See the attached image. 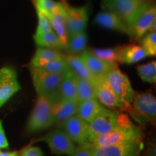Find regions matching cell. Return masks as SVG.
<instances>
[{"mask_svg": "<svg viewBox=\"0 0 156 156\" xmlns=\"http://www.w3.org/2000/svg\"><path fill=\"white\" fill-rule=\"evenodd\" d=\"M103 80L114 93L118 100L125 106L128 112L132 114L133 109L132 103L135 91L132 88L127 76L116 67L109 71L103 78Z\"/></svg>", "mask_w": 156, "mask_h": 156, "instance_id": "cell-1", "label": "cell"}, {"mask_svg": "<svg viewBox=\"0 0 156 156\" xmlns=\"http://www.w3.org/2000/svg\"><path fill=\"white\" fill-rule=\"evenodd\" d=\"M32 80L38 95L46 97L52 103L61 99L59 86L63 74L51 73L40 68L30 67Z\"/></svg>", "mask_w": 156, "mask_h": 156, "instance_id": "cell-2", "label": "cell"}, {"mask_svg": "<svg viewBox=\"0 0 156 156\" xmlns=\"http://www.w3.org/2000/svg\"><path fill=\"white\" fill-rule=\"evenodd\" d=\"M38 96L27 124V130L30 133L46 129L54 124L51 101L41 95Z\"/></svg>", "mask_w": 156, "mask_h": 156, "instance_id": "cell-3", "label": "cell"}, {"mask_svg": "<svg viewBox=\"0 0 156 156\" xmlns=\"http://www.w3.org/2000/svg\"><path fill=\"white\" fill-rule=\"evenodd\" d=\"M136 140H142V133L139 128L135 125L132 127L117 126L111 131L95 136L91 143L95 147H99Z\"/></svg>", "mask_w": 156, "mask_h": 156, "instance_id": "cell-4", "label": "cell"}, {"mask_svg": "<svg viewBox=\"0 0 156 156\" xmlns=\"http://www.w3.org/2000/svg\"><path fill=\"white\" fill-rule=\"evenodd\" d=\"M147 3L146 0H101L103 11L114 12L124 20L129 28L136 15Z\"/></svg>", "mask_w": 156, "mask_h": 156, "instance_id": "cell-5", "label": "cell"}, {"mask_svg": "<svg viewBox=\"0 0 156 156\" xmlns=\"http://www.w3.org/2000/svg\"><path fill=\"white\" fill-rule=\"evenodd\" d=\"M65 13V23L68 36H71L84 31L86 28L89 17V5L72 7L67 0H60Z\"/></svg>", "mask_w": 156, "mask_h": 156, "instance_id": "cell-6", "label": "cell"}, {"mask_svg": "<svg viewBox=\"0 0 156 156\" xmlns=\"http://www.w3.org/2000/svg\"><path fill=\"white\" fill-rule=\"evenodd\" d=\"M132 115L136 116V119H142L153 125L156 120V99L151 91L135 93L132 100Z\"/></svg>", "mask_w": 156, "mask_h": 156, "instance_id": "cell-7", "label": "cell"}, {"mask_svg": "<svg viewBox=\"0 0 156 156\" xmlns=\"http://www.w3.org/2000/svg\"><path fill=\"white\" fill-rule=\"evenodd\" d=\"M156 20V7L147 2L144 6L129 27V36L134 41L141 39Z\"/></svg>", "mask_w": 156, "mask_h": 156, "instance_id": "cell-8", "label": "cell"}, {"mask_svg": "<svg viewBox=\"0 0 156 156\" xmlns=\"http://www.w3.org/2000/svg\"><path fill=\"white\" fill-rule=\"evenodd\" d=\"M42 140L47 143L52 153L73 156L75 150L74 142L63 129L53 130L43 137Z\"/></svg>", "mask_w": 156, "mask_h": 156, "instance_id": "cell-9", "label": "cell"}, {"mask_svg": "<svg viewBox=\"0 0 156 156\" xmlns=\"http://www.w3.org/2000/svg\"><path fill=\"white\" fill-rule=\"evenodd\" d=\"M117 112L103 108L99 114L89 123L87 141L91 142L95 136L106 133L117 126Z\"/></svg>", "mask_w": 156, "mask_h": 156, "instance_id": "cell-10", "label": "cell"}, {"mask_svg": "<svg viewBox=\"0 0 156 156\" xmlns=\"http://www.w3.org/2000/svg\"><path fill=\"white\" fill-rule=\"evenodd\" d=\"M16 72L12 67L0 69V107L20 90Z\"/></svg>", "mask_w": 156, "mask_h": 156, "instance_id": "cell-11", "label": "cell"}, {"mask_svg": "<svg viewBox=\"0 0 156 156\" xmlns=\"http://www.w3.org/2000/svg\"><path fill=\"white\" fill-rule=\"evenodd\" d=\"M142 140L95 147L93 156H140Z\"/></svg>", "mask_w": 156, "mask_h": 156, "instance_id": "cell-12", "label": "cell"}, {"mask_svg": "<svg viewBox=\"0 0 156 156\" xmlns=\"http://www.w3.org/2000/svg\"><path fill=\"white\" fill-rule=\"evenodd\" d=\"M80 57L85 63L89 71L97 79L101 80L113 68L118 67L116 62H110L99 58L91 53L90 50L82 52Z\"/></svg>", "mask_w": 156, "mask_h": 156, "instance_id": "cell-13", "label": "cell"}, {"mask_svg": "<svg viewBox=\"0 0 156 156\" xmlns=\"http://www.w3.org/2000/svg\"><path fill=\"white\" fill-rule=\"evenodd\" d=\"M62 126L64 131L73 142L81 144L87 141L89 123L77 114L65 121Z\"/></svg>", "mask_w": 156, "mask_h": 156, "instance_id": "cell-14", "label": "cell"}, {"mask_svg": "<svg viewBox=\"0 0 156 156\" xmlns=\"http://www.w3.org/2000/svg\"><path fill=\"white\" fill-rule=\"evenodd\" d=\"M95 94L96 98L98 99L101 104L109 109L117 112H128L126 107L118 100L103 79L95 85Z\"/></svg>", "mask_w": 156, "mask_h": 156, "instance_id": "cell-15", "label": "cell"}, {"mask_svg": "<svg viewBox=\"0 0 156 156\" xmlns=\"http://www.w3.org/2000/svg\"><path fill=\"white\" fill-rule=\"evenodd\" d=\"M79 103L76 101L62 98L52 103V113L54 123L62 125L65 121L77 114Z\"/></svg>", "mask_w": 156, "mask_h": 156, "instance_id": "cell-16", "label": "cell"}, {"mask_svg": "<svg viewBox=\"0 0 156 156\" xmlns=\"http://www.w3.org/2000/svg\"><path fill=\"white\" fill-rule=\"evenodd\" d=\"M95 23L103 28L129 34V28L126 23L122 17L112 12L103 10L99 12L95 17Z\"/></svg>", "mask_w": 156, "mask_h": 156, "instance_id": "cell-17", "label": "cell"}, {"mask_svg": "<svg viewBox=\"0 0 156 156\" xmlns=\"http://www.w3.org/2000/svg\"><path fill=\"white\" fill-rule=\"evenodd\" d=\"M46 15L49 19L52 29L59 38L63 44L64 48H65L67 46L69 36H68L65 23V13H64V7L61 2H58L57 7L51 13L46 14Z\"/></svg>", "mask_w": 156, "mask_h": 156, "instance_id": "cell-18", "label": "cell"}, {"mask_svg": "<svg viewBox=\"0 0 156 156\" xmlns=\"http://www.w3.org/2000/svg\"><path fill=\"white\" fill-rule=\"evenodd\" d=\"M65 60L67 62L69 71L71 72L76 77L86 80L91 82L95 85H96V84L102 80L97 79L92 75L80 56L68 54L65 56Z\"/></svg>", "mask_w": 156, "mask_h": 156, "instance_id": "cell-19", "label": "cell"}, {"mask_svg": "<svg viewBox=\"0 0 156 156\" xmlns=\"http://www.w3.org/2000/svg\"><path fill=\"white\" fill-rule=\"evenodd\" d=\"M148 56L147 52L141 45L131 44L121 46L118 54L117 62L132 64L141 61Z\"/></svg>", "mask_w": 156, "mask_h": 156, "instance_id": "cell-20", "label": "cell"}, {"mask_svg": "<svg viewBox=\"0 0 156 156\" xmlns=\"http://www.w3.org/2000/svg\"><path fill=\"white\" fill-rule=\"evenodd\" d=\"M59 94L62 99L79 102L77 91V80L71 72L67 70L62 75L59 86Z\"/></svg>", "mask_w": 156, "mask_h": 156, "instance_id": "cell-21", "label": "cell"}, {"mask_svg": "<svg viewBox=\"0 0 156 156\" xmlns=\"http://www.w3.org/2000/svg\"><path fill=\"white\" fill-rule=\"evenodd\" d=\"M104 108L97 98L82 101L79 103L77 115L87 123H90Z\"/></svg>", "mask_w": 156, "mask_h": 156, "instance_id": "cell-22", "label": "cell"}, {"mask_svg": "<svg viewBox=\"0 0 156 156\" xmlns=\"http://www.w3.org/2000/svg\"><path fill=\"white\" fill-rule=\"evenodd\" d=\"M34 38L38 47L53 48L56 50L64 48L59 38L53 30L46 32L36 33Z\"/></svg>", "mask_w": 156, "mask_h": 156, "instance_id": "cell-23", "label": "cell"}, {"mask_svg": "<svg viewBox=\"0 0 156 156\" xmlns=\"http://www.w3.org/2000/svg\"><path fill=\"white\" fill-rule=\"evenodd\" d=\"M63 57H64V55L58 51V50L38 47L31 60L30 67H40L46 62Z\"/></svg>", "mask_w": 156, "mask_h": 156, "instance_id": "cell-24", "label": "cell"}, {"mask_svg": "<svg viewBox=\"0 0 156 156\" xmlns=\"http://www.w3.org/2000/svg\"><path fill=\"white\" fill-rule=\"evenodd\" d=\"M87 43V36L85 31L78 33L69 36L65 49L69 54L78 55L85 50Z\"/></svg>", "mask_w": 156, "mask_h": 156, "instance_id": "cell-25", "label": "cell"}, {"mask_svg": "<svg viewBox=\"0 0 156 156\" xmlns=\"http://www.w3.org/2000/svg\"><path fill=\"white\" fill-rule=\"evenodd\" d=\"M77 80V91L79 102L85 101L90 99L96 98L95 94V85L86 80L76 77Z\"/></svg>", "mask_w": 156, "mask_h": 156, "instance_id": "cell-26", "label": "cell"}, {"mask_svg": "<svg viewBox=\"0 0 156 156\" xmlns=\"http://www.w3.org/2000/svg\"><path fill=\"white\" fill-rule=\"evenodd\" d=\"M136 71L142 81L155 83L156 81V62L152 61L136 67Z\"/></svg>", "mask_w": 156, "mask_h": 156, "instance_id": "cell-27", "label": "cell"}, {"mask_svg": "<svg viewBox=\"0 0 156 156\" xmlns=\"http://www.w3.org/2000/svg\"><path fill=\"white\" fill-rule=\"evenodd\" d=\"M38 68H40L48 73L56 74H64L67 70H69L67 62L65 60V56L63 58H57V59L51 60V61L46 62Z\"/></svg>", "mask_w": 156, "mask_h": 156, "instance_id": "cell-28", "label": "cell"}, {"mask_svg": "<svg viewBox=\"0 0 156 156\" xmlns=\"http://www.w3.org/2000/svg\"><path fill=\"white\" fill-rule=\"evenodd\" d=\"M121 46H117L113 48H93L90 52L99 58L110 62H117L118 54Z\"/></svg>", "mask_w": 156, "mask_h": 156, "instance_id": "cell-29", "label": "cell"}, {"mask_svg": "<svg viewBox=\"0 0 156 156\" xmlns=\"http://www.w3.org/2000/svg\"><path fill=\"white\" fill-rule=\"evenodd\" d=\"M140 45L147 52L148 56L156 55V34L155 32H149L141 38Z\"/></svg>", "mask_w": 156, "mask_h": 156, "instance_id": "cell-30", "label": "cell"}, {"mask_svg": "<svg viewBox=\"0 0 156 156\" xmlns=\"http://www.w3.org/2000/svg\"><path fill=\"white\" fill-rule=\"evenodd\" d=\"M36 10H41L46 14L51 13L58 5V2L54 0H32Z\"/></svg>", "mask_w": 156, "mask_h": 156, "instance_id": "cell-31", "label": "cell"}, {"mask_svg": "<svg viewBox=\"0 0 156 156\" xmlns=\"http://www.w3.org/2000/svg\"><path fill=\"white\" fill-rule=\"evenodd\" d=\"M36 13L38 16V27L36 33L46 32L53 30L49 19L46 13L41 10H36Z\"/></svg>", "mask_w": 156, "mask_h": 156, "instance_id": "cell-32", "label": "cell"}, {"mask_svg": "<svg viewBox=\"0 0 156 156\" xmlns=\"http://www.w3.org/2000/svg\"><path fill=\"white\" fill-rule=\"evenodd\" d=\"M95 148L91 142L86 141L79 144V145L75 147L73 156H93Z\"/></svg>", "mask_w": 156, "mask_h": 156, "instance_id": "cell-33", "label": "cell"}, {"mask_svg": "<svg viewBox=\"0 0 156 156\" xmlns=\"http://www.w3.org/2000/svg\"><path fill=\"white\" fill-rule=\"evenodd\" d=\"M19 156H44V153L38 147H28L23 150Z\"/></svg>", "mask_w": 156, "mask_h": 156, "instance_id": "cell-34", "label": "cell"}, {"mask_svg": "<svg viewBox=\"0 0 156 156\" xmlns=\"http://www.w3.org/2000/svg\"><path fill=\"white\" fill-rule=\"evenodd\" d=\"M9 147V143L6 137L5 130L2 125V122L0 119V150L5 149Z\"/></svg>", "mask_w": 156, "mask_h": 156, "instance_id": "cell-35", "label": "cell"}, {"mask_svg": "<svg viewBox=\"0 0 156 156\" xmlns=\"http://www.w3.org/2000/svg\"><path fill=\"white\" fill-rule=\"evenodd\" d=\"M0 156H19V153L17 152H7L0 151Z\"/></svg>", "mask_w": 156, "mask_h": 156, "instance_id": "cell-36", "label": "cell"}, {"mask_svg": "<svg viewBox=\"0 0 156 156\" xmlns=\"http://www.w3.org/2000/svg\"><path fill=\"white\" fill-rule=\"evenodd\" d=\"M155 26H156V20L151 25V26L150 27L148 32H155V30H156Z\"/></svg>", "mask_w": 156, "mask_h": 156, "instance_id": "cell-37", "label": "cell"}]
</instances>
